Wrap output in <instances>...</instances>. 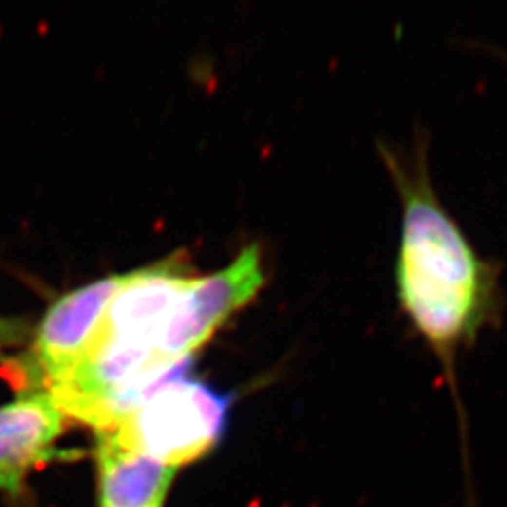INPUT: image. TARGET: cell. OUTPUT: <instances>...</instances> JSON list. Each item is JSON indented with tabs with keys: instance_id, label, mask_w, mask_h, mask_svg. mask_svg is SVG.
I'll use <instances>...</instances> for the list:
<instances>
[{
	"instance_id": "obj_2",
	"label": "cell",
	"mask_w": 507,
	"mask_h": 507,
	"mask_svg": "<svg viewBox=\"0 0 507 507\" xmlns=\"http://www.w3.org/2000/svg\"><path fill=\"white\" fill-rule=\"evenodd\" d=\"M227 398L201 381L169 376L118 421V442L169 466H182L220 440Z\"/></svg>"
},
{
	"instance_id": "obj_1",
	"label": "cell",
	"mask_w": 507,
	"mask_h": 507,
	"mask_svg": "<svg viewBox=\"0 0 507 507\" xmlns=\"http://www.w3.org/2000/svg\"><path fill=\"white\" fill-rule=\"evenodd\" d=\"M402 205L394 263L396 299L410 325L442 368L455 400L464 468H468V421L458 387L460 355L506 314L504 265L483 258L460 224L443 207L430 181L427 145L419 139L412 158L379 147Z\"/></svg>"
},
{
	"instance_id": "obj_3",
	"label": "cell",
	"mask_w": 507,
	"mask_h": 507,
	"mask_svg": "<svg viewBox=\"0 0 507 507\" xmlns=\"http://www.w3.org/2000/svg\"><path fill=\"white\" fill-rule=\"evenodd\" d=\"M265 282L261 250L250 244L227 267L205 276H188L160 340V355L182 366L214 331L258 295Z\"/></svg>"
},
{
	"instance_id": "obj_7",
	"label": "cell",
	"mask_w": 507,
	"mask_h": 507,
	"mask_svg": "<svg viewBox=\"0 0 507 507\" xmlns=\"http://www.w3.org/2000/svg\"><path fill=\"white\" fill-rule=\"evenodd\" d=\"M30 333V327L23 319L0 318V351L23 344Z\"/></svg>"
},
{
	"instance_id": "obj_6",
	"label": "cell",
	"mask_w": 507,
	"mask_h": 507,
	"mask_svg": "<svg viewBox=\"0 0 507 507\" xmlns=\"http://www.w3.org/2000/svg\"><path fill=\"white\" fill-rule=\"evenodd\" d=\"M96 469L100 507H164L177 466H169L96 432Z\"/></svg>"
},
{
	"instance_id": "obj_5",
	"label": "cell",
	"mask_w": 507,
	"mask_h": 507,
	"mask_svg": "<svg viewBox=\"0 0 507 507\" xmlns=\"http://www.w3.org/2000/svg\"><path fill=\"white\" fill-rule=\"evenodd\" d=\"M64 413L45 389H25L0 406V492L17 494L30 469L60 458Z\"/></svg>"
},
{
	"instance_id": "obj_4",
	"label": "cell",
	"mask_w": 507,
	"mask_h": 507,
	"mask_svg": "<svg viewBox=\"0 0 507 507\" xmlns=\"http://www.w3.org/2000/svg\"><path fill=\"white\" fill-rule=\"evenodd\" d=\"M122 274L100 278L62 295L39 321L23 361L28 389H47L77 363L91 344Z\"/></svg>"
}]
</instances>
